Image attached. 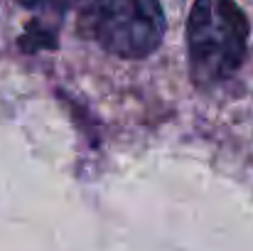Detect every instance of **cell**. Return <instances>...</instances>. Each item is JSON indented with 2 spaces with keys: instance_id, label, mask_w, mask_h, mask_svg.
<instances>
[{
  "instance_id": "obj_2",
  "label": "cell",
  "mask_w": 253,
  "mask_h": 251,
  "mask_svg": "<svg viewBox=\"0 0 253 251\" xmlns=\"http://www.w3.org/2000/svg\"><path fill=\"white\" fill-rule=\"evenodd\" d=\"M77 17L79 32L123 59L150 57L165 35L160 0H77Z\"/></svg>"
},
{
  "instance_id": "obj_1",
  "label": "cell",
  "mask_w": 253,
  "mask_h": 251,
  "mask_svg": "<svg viewBox=\"0 0 253 251\" xmlns=\"http://www.w3.org/2000/svg\"><path fill=\"white\" fill-rule=\"evenodd\" d=\"M249 20L236 0H194L187 17L189 74L197 86L231 79L246 59Z\"/></svg>"
}]
</instances>
